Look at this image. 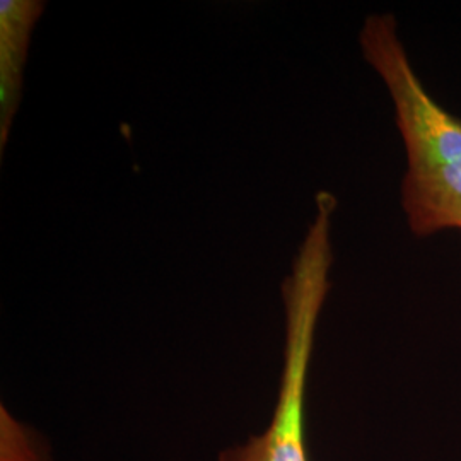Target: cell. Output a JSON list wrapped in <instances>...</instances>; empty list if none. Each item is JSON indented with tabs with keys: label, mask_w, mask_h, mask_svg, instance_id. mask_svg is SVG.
<instances>
[{
	"label": "cell",
	"mask_w": 461,
	"mask_h": 461,
	"mask_svg": "<svg viewBox=\"0 0 461 461\" xmlns=\"http://www.w3.org/2000/svg\"><path fill=\"white\" fill-rule=\"evenodd\" d=\"M364 59L395 106L407 173L402 203L417 236L461 230V120L434 101L415 74L396 33L395 17L375 14L361 32Z\"/></svg>",
	"instance_id": "cell-1"
},
{
	"label": "cell",
	"mask_w": 461,
	"mask_h": 461,
	"mask_svg": "<svg viewBox=\"0 0 461 461\" xmlns=\"http://www.w3.org/2000/svg\"><path fill=\"white\" fill-rule=\"evenodd\" d=\"M337 200L316 195V217L282 284L285 306V348L279 396L272 420L262 434L232 446L217 461H308L304 441V400L318 318L330 289L333 262L330 230Z\"/></svg>",
	"instance_id": "cell-2"
},
{
	"label": "cell",
	"mask_w": 461,
	"mask_h": 461,
	"mask_svg": "<svg viewBox=\"0 0 461 461\" xmlns=\"http://www.w3.org/2000/svg\"><path fill=\"white\" fill-rule=\"evenodd\" d=\"M45 11L40 0H4L0 4V150L4 152L16 116L23 70L30 38L38 17Z\"/></svg>",
	"instance_id": "cell-3"
},
{
	"label": "cell",
	"mask_w": 461,
	"mask_h": 461,
	"mask_svg": "<svg viewBox=\"0 0 461 461\" xmlns=\"http://www.w3.org/2000/svg\"><path fill=\"white\" fill-rule=\"evenodd\" d=\"M0 461H49L43 446L38 445L36 436L5 407L0 409Z\"/></svg>",
	"instance_id": "cell-4"
}]
</instances>
